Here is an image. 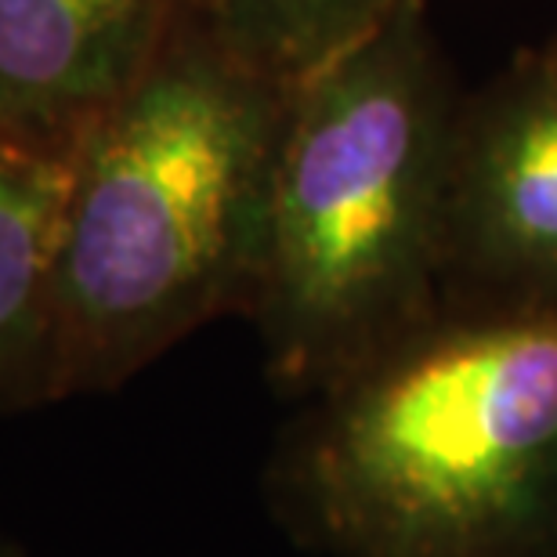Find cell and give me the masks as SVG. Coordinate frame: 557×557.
I'll return each mask as SVG.
<instances>
[{
  "label": "cell",
  "instance_id": "6",
  "mask_svg": "<svg viewBox=\"0 0 557 557\" xmlns=\"http://www.w3.org/2000/svg\"><path fill=\"white\" fill-rule=\"evenodd\" d=\"M70 156L0 141V413L59 403L54 272Z\"/></svg>",
  "mask_w": 557,
  "mask_h": 557
},
{
  "label": "cell",
  "instance_id": "8",
  "mask_svg": "<svg viewBox=\"0 0 557 557\" xmlns=\"http://www.w3.org/2000/svg\"><path fill=\"white\" fill-rule=\"evenodd\" d=\"M0 557H26V554H22V550L15 547V543H8V540H0Z\"/></svg>",
  "mask_w": 557,
  "mask_h": 557
},
{
  "label": "cell",
  "instance_id": "7",
  "mask_svg": "<svg viewBox=\"0 0 557 557\" xmlns=\"http://www.w3.org/2000/svg\"><path fill=\"white\" fill-rule=\"evenodd\" d=\"M409 4L423 0H196V11L232 54L297 84Z\"/></svg>",
  "mask_w": 557,
  "mask_h": 557
},
{
  "label": "cell",
  "instance_id": "2",
  "mask_svg": "<svg viewBox=\"0 0 557 557\" xmlns=\"http://www.w3.org/2000/svg\"><path fill=\"white\" fill-rule=\"evenodd\" d=\"M264 499L319 557H557V308L442 311L300 398Z\"/></svg>",
  "mask_w": 557,
  "mask_h": 557
},
{
  "label": "cell",
  "instance_id": "3",
  "mask_svg": "<svg viewBox=\"0 0 557 557\" xmlns=\"http://www.w3.org/2000/svg\"><path fill=\"white\" fill-rule=\"evenodd\" d=\"M456 106L423 4L289 87L247 315L286 398L337 384L445 311Z\"/></svg>",
  "mask_w": 557,
  "mask_h": 557
},
{
  "label": "cell",
  "instance_id": "4",
  "mask_svg": "<svg viewBox=\"0 0 557 557\" xmlns=\"http://www.w3.org/2000/svg\"><path fill=\"white\" fill-rule=\"evenodd\" d=\"M442 305L463 315L557 308V40L456 106Z\"/></svg>",
  "mask_w": 557,
  "mask_h": 557
},
{
  "label": "cell",
  "instance_id": "5",
  "mask_svg": "<svg viewBox=\"0 0 557 557\" xmlns=\"http://www.w3.org/2000/svg\"><path fill=\"white\" fill-rule=\"evenodd\" d=\"M196 0H0V141L70 156Z\"/></svg>",
  "mask_w": 557,
  "mask_h": 557
},
{
  "label": "cell",
  "instance_id": "1",
  "mask_svg": "<svg viewBox=\"0 0 557 557\" xmlns=\"http://www.w3.org/2000/svg\"><path fill=\"white\" fill-rule=\"evenodd\" d=\"M289 87L193 11L81 131L54 272L59 398L124 387L196 330L250 315Z\"/></svg>",
  "mask_w": 557,
  "mask_h": 557
}]
</instances>
